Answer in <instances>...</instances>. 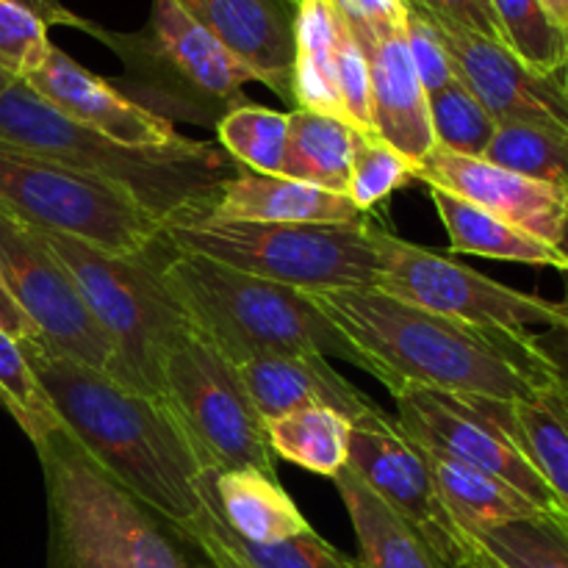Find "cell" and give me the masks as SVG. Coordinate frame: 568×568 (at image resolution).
<instances>
[{"label":"cell","mask_w":568,"mask_h":568,"mask_svg":"<svg viewBox=\"0 0 568 568\" xmlns=\"http://www.w3.org/2000/svg\"><path fill=\"white\" fill-rule=\"evenodd\" d=\"M388 392L436 388L460 397L525 403L547 392L560 361L538 336L430 314L381 288L305 292Z\"/></svg>","instance_id":"1"},{"label":"cell","mask_w":568,"mask_h":568,"mask_svg":"<svg viewBox=\"0 0 568 568\" xmlns=\"http://www.w3.org/2000/svg\"><path fill=\"white\" fill-rule=\"evenodd\" d=\"M22 349L61 427L87 458L161 516L192 525L203 510L205 469L170 408L39 338L22 342Z\"/></svg>","instance_id":"2"},{"label":"cell","mask_w":568,"mask_h":568,"mask_svg":"<svg viewBox=\"0 0 568 568\" xmlns=\"http://www.w3.org/2000/svg\"><path fill=\"white\" fill-rule=\"evenodd\" d=\"M0 148L55 161L136 194L166 222L203 214L216 189L239 170L211 142L183 139L175 148H128L78 125L39 98L26 81L0 92Z\"/></svg>","instance_id":"3"},{"label":"cell","mask_w":568,"mask_h":568,"mask_svg":"<svg viewBox=\"0 0 568 568\" xmlns=\"http://www.w3.org/2000/svg\"><path fill=\"white\" fill-rule=\"evenodd\" d=\"M33 449L48 494V568H214L181 525L116 486L64 427Z\"/></svg>","instance_id":"4"},{"label":"cell","mask_w":568,"mask_h":568,"mask_svg":"<svg viewBox=\"0 0 568 568\" xmlns=\"http://www.w3.org/2000/svg\"><path fill=\"white\" fill-rule=\"evenodd\" d=\"M161 277L186 314L231 364L261 355L311 353L342 358L364 369V361L308 294L281 283L227 270L166 242Z\"/></svg>","instance_id":"5"},{"label":"cell","mask_w":568,"mask_h":568,"mask_svg":"<svg viewBox=\"0 0 568 568\" xmlns=\"http://www.w3.org/2000/svg\"><path fill=\"white\" fill-rule=\"evenodd\" d=\"M89 37L122 61L114 87L164 120L216 128L225 114L250 103L247 70L181 9L178 0H153L139 31H109L92 22Z\"/></svg>","instance_id":"6"},{"label":"cell","mask_w":568,"mask_h":568,"mask_svg":"<svg viewBox=\"0 0 568 568\" xmlns=\"http://www.w3.org/2000/svg\"><path fill=\"white\" fill-rule=\"evenodd\" d=\"M372 216L349 225H272L181 216L164 225L166 242L227 270L297 292L375 288L381 247Z\"/></svg>","instance_id":"7"},{"label":"cell","mask_w":568,"mask_h":568,"mask_svg":"<svg viewBox=\"0 0 568 568\" xmlns=\"http://www.w3.org/2000/svg\"><path fill=\"white\" fill-rule=\"evenodd\" d=\"M42 239L70 270L89 314L114 347V381L161 399V353L189 325L161 277L166 236L139 255L100 253L55 233Z\"/></svg>","instance_id":"8"},{"label":"cell","mask_w":568,"mask_h":568,"mask_svg":"<svg viewBox=\"0 0 568 568\" xmlns=\"http://www.w3.org/2000/svg\"><path fill=\"white\" fill-rule=\"evenodd\" d=\"M0 211L42 233L109 255H139L164 239V220L136 194L55 161L0 148Z\"/></svg>","instance_id":"9"},{"label":"cell","mask_w":568,"mask_h":568,"mask_svg":"<svg viewBox=\"0 0 568 568\" xmlns=\"http://www.w3.org/2000/svg\"><path fill=\"white\" fill-rule=\"evenodd\" d=\"M161 403L192 444L205 471L261 469L275 475L264 419L250 403L236 364L203 333L183 327L159 364Z\"/></svg>","instance_id":"10"},{"label":"cell","mask_w":568,"mask_h":568,"mask_svg":"<svg viewBox=\"0 0 568 568\" xmlns=\"http://www.w3.org/2000/svg\"><path fill=\"white\" fill-rule=\"evenodd\" d=\"M377 247L381 270L375 288L403 303L471 325L514 331L547 325L552 331H564L566 314L560 303L505 286L471 266L458 264L453 255L405 242L386 227H377Z\"/></svg>","instance_id":"11"},{"label":"cell","mask_w":568,"mask_h":568,"mask_svg":"<svg viewBox=\"0 0 568 568\" xmlns=\"http://www.w3.org/2000/svg\"><path fill=\"white\" fill-rule=\"evenodd\" d=\"M0 283L50 349L114 377L116 355L42 233L0 211Z\"/></svg>","instance_id":"12"},{"label":"cell","mask_w":568,"mask_h":568,"mask_svg":"<svg viewBox=\"0 0 568 568\" xmlns=\"http://www.w3.org/2000/svg\"><path fill=\"white\" fill-rule=\"evenodd\" d=\"M392 397L397 403V425L416 447L499 477L541 514L566 516L558 494L480 399L422 386H403Z\"/></svg>","instance_id":"13"},{"label":"cell","mask_w":568,"mask_h":568,"mask_svg":"<svg viewBox=\"0 0 568 568\" xmlns=\"http://www.w3.org/2000/svg\"><path fill=\"white\" fill-rule=\"evenodd\" d=\"M347 469L399 519L408 521L444 566L455 568L466 558L469 538L449 516L427 455L405 436L394 416L381 410L353 427Z\"/></svg>","instance_id":"14"},{"label":"cell","mask_w":568,"mask_h":568,"mask_svg":"<svg viewBox=\"0 0 568 568\" xmlns=\"http://www.w3.org/2000/svg\"><path fill=\"white\" fill-rule=\"evenodd\" d=\"M433 26L442 33L458 81L480 100L497 125H536L568 136V103L555 78L532 72L494 39L438 20Z\"/></svg>","instance_id":"15"},{"label":"cell","mask_w":568,"mask_h":568,"mask_svg":"<svg viewBox=\"0 0 568 568\" xmlns=\"http://www.w3.org/2000/svg\"><path fill=\"white\" fill-rule=\"evenodd\" d=\"M416 181L469 200L477 209L558 247L568 222V192L503 170L486 159L433 148L416 164Z\"/></svg>","instance_id":"16"},{"label":"cell","mask_w":568,"mask_h":568,"mask_svg":"<svg viewBox=\"0 0 568 568\" xmlns=\"http://www.w3.org/2000/svg\"><path fill=\"white\" fill-rule=\"evenodd\" d=\"M253 81L294 109L300 0H178Z\"/></svg>","instance_id":"17"},{"label":"cell","mask_w":568,"mask_h":568,"mask_svg":"<svg viewBox=\"0 0 568 568\" xmlns=\"http://www.w3.org/2000/svg\"><path fill=\"white\" fill-rule=\"evenodd\" d=\"M26 83L55 111L116 144L175 148L186 139L172 128L170 120L133 103L114 83L89 72L55 44L44 64L28 75Z\"/></svg>","instance_id":"18"},{"label":"cell","mask_w":568,"mask_h":568,"mask_svg":"<svg viewBox=\"0 0 568 568\" xmlns=\"http://www.w3.org/2000/svg\"><path fill=\"white\" fill-rule=\"evenodd\" d=\"M236 372L264 422L292 410L331 408L355 427L383 410L358 386L344 381L322 355H261L239 364Z\"/></svg>","instance_id":"19"},{"label":"cell","mask_w":568,"mask_h":568,"mask_svg":"<svg viewBox=\"0 0 568 568\" xmlns=\"http://www.w3.org/2000/svg\"><path fill=\"white\" fill-rule=\"evenodd\" d=\"M358 44L369 64L375 136L419 164L436 148V139L427 111V92L405 42V20Z\"/></svg>","instance_id":"20"},{"label":"cell","mask_w":568,"mask_h":568,"mask_svg":"<svg viewBox=\"0 0 568 568\" xmlns=\"http://www.w3.org/2000/svg\"><path fill=\"white\" fill-rule=\"evenodd\" d=\"M192 216V214H189ZM200 216L216 222H272V225H349L366 220L347 194L327 192L283 175L239 166L216 189Z\"/></svg>","instance_id":"21"},{"label":"cell","mask_w":568,"mask_h":568,"mask_svg":"<svg viewBox=\"0 0 568 568\" xmlns=\"http://www.w3.org/2000/svg\"><path fill=\"white\" fill-rule=\"evenodd\" d=\"M200 497L247 544H281L314 530L277 477L261 469L203 471Z\"/></svg>","instance_id":"22"},{"label":"cell","mask_w":568,"mask_h":568,"mask_svg":"<svg viewBox=\"0 0 568 568\" xmlns=\"http://www.w3.org/2000/svg\"><path fill=\"white\" fill-rule=\"evenodd\" d=\"M480 403L508 430L547 486L558 494L568 516V364L560 361L558 381L538 397L525 403Z\"/></svg>","instance_id":"23"},{"label":"cell","mask_w":568,"mask_h":568,"mask_svg":"<svg viewBox=\"0 0 568 568\" xmlns=\"http://www.w3.org/2000/svg\"><path fill=\"white\" fill-rule=\"evenodd\" d=\"M430 203L442 220L449 236V253L453 255H483V258L514 261V264L541 266V270H558L560 275L568 270V258L560 247L547 244L544 239L477 209L469 200L444 189L427 186Z\"/></svg>","instance_id":"24"},{"label":"cell","mask_w":568,"mask_h":568,"mask_svg":"<svg viewBox=\"0 0 568 568\" xmlns=\"http://www.w3.org/2000/svg\"><path fill=\"white\" fill-rule=\"evenodd\" d=\"M358 538V568H447L425 538L375 497L349 469L333 477Z\"/></svg>","instance_id":"25"},{"label":"cell","mask_w":568,"mask_h":568,"mask_svg":"<svg viewBox=\"0 0 568 568\" xmlns=\"http://www.w3.org/2000/svg\"><path fill=\"white\" fill-rule=\"evenodd\" d=\"M422 453L427 455L438 494H442L449 516L464 536H477V532L491 530L505 521L541 514L525 494H519L499 477L460 464V460L427 453V449H422Z\"/></svg>","instance_id":"26"},{"label":"cell","mask_w":568,"mask_h":568,"mask_svg":"<svg viewBox=\"0 0 568 568\" xmlns=\"http://www.w3.org/2000/svg\"><path fill=\"white\" fill-rule=\"evenodd\" d=\"M361 131L347 120L322 111H288V153L283 178L347 194L353 155Z\"/></svg>","instance_id":"27"},{"label":"cell","mask_w":568,"mask_h":568,"mask_svg":"<svg viewBox=\"0 0 568 568\" xmlns=\"http://www.w3.org/2000/svg\"><path fill=\"white\" fill-rule=\"evenodd\" d=\"M338 20L325 0H300L294 50V109L342 116L338 100Z\"/></svg>","instance_id":"28"},{"label":"cell","mask_w":568,"mask_h":568,"mask_svg":"<svg viewBox=\"0 0 568 568\" xmlns=\"http://www.w3.org/2000/svg\"><path fill=\"white\" fill-rule=\"evenodd\" d=\"M272 455L311 471L336 477L347 469L353 425L331 408H303L264 422Z\"/></svg>","instance_id":"29"},{"label":"cell","mask_w":568,"mask_h":568,"mask_svg":"<svg viewBox=\"0 0 568 568\" xmlns=\"http://www.w3.org/2000/svg\"><path fill=\"white\" fill-rule=\"evenodd\" d=\"M466 538L497 568H568V516L536 514Z\"/></svg>","instance_id":"30"},{"label":"cell","mask_w":568,"mask_h":568,"mask_svg":"<svg viewBox=\"0 0 568 568\" xmlns=\"http://www.w3.org/2000/svg\"><path fill=\"white\" fill-rule=\"evenodd\" d=\"M216 142L242 170L283 175L288 153V111L244 103L220 120Z\"/></svg>","instance_id":"31"},{"label":"cell","mask_w":568,"mask_h":568,"mask_svg":"<svg viewBox=\"0 0 568 568\" xmlns=\"http://www.w3.org/2000/svg\"><path fill=\"white\" fill-rule=\"evenodd\" d=\"M499 39L525 67L544 78L558 75L566 55V31H560L538 0H488Z\"/></svg>","instance_id":"32"},{"label":"cell","mask_w":568,"mask_h":568,"mask_svg":"<svg viewBox=\"0 0 568 568\" xmlns=\"http://www.w3.org/2000/svg\"><path fill=\"white\" fill-rule=\"evenodd\" d=\"M483 159L568 192V136L536 125H499Z\"/></svg>","instance_id":"33"},{"label":"cell","mask_w":568,"mask_h":568,"mask_svg":"<svg viewBox=\"0 0 568 568\" xmlns=\"http://www.w3.org/2000/svg\"><path fill=\"white\" fill-rule=\"evenodd\" d=\"M0 403L14 416V422L22 427L33 447L53 436L55 430H61L59 416H55L39 377L33 375L31 364H28L22 342L6 331H0Z\"/></svg>","instance_id":"34"},{"label":"cell","mask_w":568,"mask_h":568,"mask_svg":"<svg viewBox=\"0 0 568 568\" xmlns=\"http://www.w3.org/2000/svg\"><path fill=\"white\" fill-rule=\"evenodd\" d=\"M427 111L438 148L469 159H483L499 128L497 120L460 81L449 83L442 92L427 94Z\"/></svg>","instance_id":"35"},{"label":"cell","mask_w":568,"mask_h":568,"mask_svg":"<svg viewBox=\"0 0 568 568\" xmlns=\"http://www.w3.org/2000/svg\"><path fill=\"white\" fill-rule=\"evenodd\" d=\"M416 181V161L399 153L397 148L386 144L377 136L361 133L358 148L353 155V170H349L347 197L361 214L372 216L383 203L394 197L399 189Z\"/></svg>","instance_id":"36"},{"label":"cell","mask_w":568,"mask_h":568,"mask_svg":"<svg viewBox=\"0 0 568 568\" xmlns=\"http://www.w3.org/2000/svg\"><path fill=\"white\" fill-rule=\"evenodd\" d=\"M205 519H209L211 530H214L233 552L242 555V558L255 568H358L353 558L338 552L333 544H327L325 538L316 536L314 530L305 532V536L288 538V541L281 544H247L242 541L236 532H231V527H227L209 505H205Z\"/></svg>","instance_id":"37"},{"label":"cell","mask_w":568,"mask_h":568,"mask_svg":"<svg viewBox=\"0 0 568 568\" xmlns=\"http://www.w3.org/2000/svg\"><path fill=\"white\" fill-rule=\"evenodd\" d=\"M50 50L48 26L31 11L0 0V70L14 81H26L44 64Z\"/></svg>","instance_id":"38"},{"label":"cell","mask_w":568,"mask_h":568,"mask_svg":"<svg viewBox=\"0 0 568 568\" xmlns=\"http://www.w3.org/2000/svg\"><path fill=\"white\" fill-rule=\"evenodd\" d=\"M338 100L342 114L355 131L375 136L372 120V78L361 44L349 37L347 28L338 22Z\"/></svg>","instance_id":"39"},{"label":"cell","mask_w":568,"mask_h":568,"mask_svg":"<svg viewBox=\"0 0 568 568\" xmlns=\"http://www.w3.org/2000/svg\"><path fill=\"white\" fill-rule=\"evenodd\" d=\"M405 42H408L410 61H414L416 75L427 94L442 92L449 83L458 81L442 33L436 31L430 17L410 0H405Z\"/></svg>","instance_id":"40"},{"label":"cell","mask_w":568,"mask_h":568,"mask_svg":"<svg viewBox=\"0 0 568 568\" xmlns=\"http://www.w3.org/2000/svg\"><path fill=\"white\" fill-rule=\"evenodd\" d=\"M325 3L355 42H364L405 20V0H325Z\"/></svg>","instance_id":"41"},{"label":"cell","mask_w":568,"mask_h":568,"mask_svg":"<svg viewBox=\"0 0 568 568\" xmlns=\"http://www.w3.org/2000/svg\"><path fill=\"white\" fill-rule=\"evenodd\" d=\"M410 3L419 6L427 17L444 22V26L460 28V31L477 33V37L503 44L488 0H410Z\"/></svg>","instance_id":"42"},{"label":"cell","mask_w":568,"mask_h":568,"mask_svg":"<svg viewBox=\"0 0 568 568\" xmlns=\"http://www.w3.org/2000/svg\"><path fill=\"white\" fill-rule=\"evenodd\" d=\"M183 530H186L189 536L200 544V549L209 555V560L214 564V568H255V566H250L242 555L233 552V549L227 547V544L222 541L214 530H211L209 519H205V503H203V510L194 516L192 525H186Z\"/></svg>","instance_id":"43"},{"label":"cell","mask_w":568,"mask_h":568,"mask_svg":"<svg viewBox=\"0 0 568 568\" xmlns=\"http://www.w3.org/2000/svg\"><path fill=\"white\" fill-rule=\"evenodd\" d=\"M9 3L31 11V14L37 17V20H42L48 28L64 26V28H78V31H83V33H89V28H92V20H87V17L70 11L64 3H61V0H9Z\"/></svg>","instance_id":"44"},{"label":"cell","mask_w":568,"mask_h":568,"mask_svg":"<svg viewBox=\"0 0 568 568\" xmlns=\"http://www.w3.org/2000/svg\"><path fill=\"white\" fill-rule=\"evenodd\" d=\"M0 331H6L9 336L20 338V342H28V338H37V333H33L31 322L22 316V311L17 308L14 300L9 297V292L3 288V283H0Z\"/></svg>","instance_id":"45"},{"label":"cell","mask_w":568,"mask_h":568,"mask_svg":"<svg viewBox=\"0 0 568 568\" xmlns=\"http://www.w3.org/2000/svg\"><path fill=\"white\" fill-rule=\"evenodd\" d=\"M538 3L560 31H568V0H538Z\"/></svg>","instance_id":"46"},{"label":"cell","mask_w":568,"mask_h":568,"mask_svg":"<svg viewBox=\"0 0 568 568\" xmlns=\"http://www.w3.org/2000/svg\"><path fill=\"white\" fill-rule=\"evenodd\" d=\"M455 568H497V566H494L491 560H488L480 549H475V544L469 541V552H466V558Z\"/></svg>","instance_id":"47"},{"label":"cell","mask_w":568,"mask_h":568,"mask_svg":"<svg viewBox=\"0 0 568 568\" xmlns=\"http://www.w3.org/2000/svg\"><path fill=\"white\" fill-rule=\"evenodd\" d=\"M558 247H560V253L568 258V222L564 227V239H560ZM564 281H566V294H564V300H560V308H564V314H566V325H564V331H555V333H560V336L568 338V270L564 272Z\"/></svg>","instance_id":"48"},{"label":"cell","mask_w":568,"mask_h":568,"mask_svg":"<svg viewBox=\"0 0 568 568\" xmlns=\"http://www.w3.org/2000/svg\"><path fill=\"white\" fill-rule=\"evenodd\" d=\"M555 83H558L560 94H564L566 103H568V31H566V55H564V64H560L558 75H555Z\"/></svg>","instance_id":"49"},{"label":"cell","mask_w":568,"mask_h":568,"mask_svg":"<svg viewBox=\"0 0 568 568\" xmlns=\"http://www.w3.org/2000/svg\"><path fill=\"white\" fill-rule=\"evenodd\" d=\"M11 81H14V78H11V75H6V72L3 70H0V92H3V89L6 87H9V83Z\"/></svg>","instance_id":"50"}]
</instances>
